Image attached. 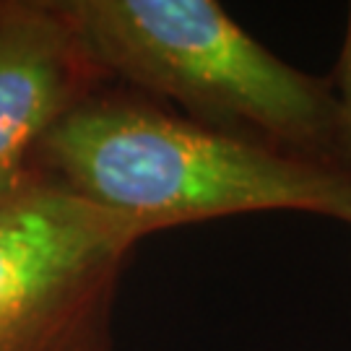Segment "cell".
Wrapping results in <instances>:
<instances>
[{"mask_svg": "<svg viewBox=\"0 0 351 351\" xmlns=\"http://www.w3.org/2000/svg\"><path fill=\"white\" fill-rule=\"evenodd\" d=\"M346 226H349V229H351V219H349V221H346Z\"/></svg>", "mask_w": 351, "mask_h": 351, "instance_id": "8992f818", "label": "cell"}, {"mask_svg": "<svg viewBox=\"0 0 351 351\" xmlns=\"http://www.w3.org/2000/svg\"><path fill=\"white\" fill-rule=\"evenodd\" d=\"M104 78L198 123L343 172L333 84L287 63L216 0H63Z\"/></svg>", "mask_w": 351, "mask_h": 351, "instance_id": "7a4b0ae2", "label": "cell"}, {"mask_svg": "<svg viewBox=\"0 0 351 351\" xmlns=\"http://www.w3.org/2000/svg\"><path fill=\"white\" fill-rule=\"evenodd\" d=\"M149 237L34 169L0 203V351H114L123 278Z\"/></svg>", "mask_w": 351, "mask_h": 351, "instance_id": "3957f363", "label": "cell"}, {"mask_svg": "<svg viewBox=\"0 0 351 351\" xmlns=\"http://www.w3.org/2000/svg\"><path fill=\"white\" fill-rule=\"evenodd\" d=\"M104 81L63 0H0V203L32 180L52 128Z\"/></svg>", "mask_w": 351, "mask_h": 351, "instance_id": "277c9868", "label": "cell"}, {"mask_svg": "<svg viewBox=\"0 0 351 351\" xmlns=\"http://www.w3.org/2000/svg\"><path fill=\"white\" fill-rule=\"evenodd\" d=\"M333 84L336 112H339V162L343 175L351 177V3L346 8V29L341 42V55L333 75H328Z\"/></svg>", "mask_w": 351, "mask_h": 351, "instance_id": "5b68a950", "label": "cell"}, {"mask_svg": "<svg viewBox=\"0 0 351 351\" xmlns=\"http://www.w3.org/2000/svg\"><path fill=\"white\" fill-rule=\"evenodd\" d=\"M34 169L151 234L247 213L346 224L351 177L242 138L143 94L97 91L42 141Z\"/></svg>", "mask_w": 351, "mask_h": 351, "instance_id": "6da1fadb", "label": "cell"}]
</instances>
